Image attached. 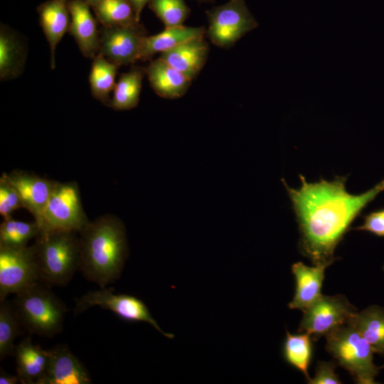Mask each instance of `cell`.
I'll list each match as a JSON object with an SVG mask.
<instances>
[{
  "label": "cell",
  "instance_id": "484cf974",
  "mask_svg": "<svg viewBox=\"0 0 384 384\" xmlns=\"http://www.w3.org/2000/svg\"><path fill=\"white\" fill-rule=\"evenodd\" d=\"M91 8L95 12L97 21L103 27L137 22L129 0H99Z\"/></svg>",
  "mask_w": 384,
  "mask_h": 384
},
{
  "label": "cell",
  "instance_id": "d6986e66",
  "mask_svg": "<svg viewBox=\"0 0 384 384\" xmlns=\"http://www.w3.org/2000/svg\"><path fill=\"white\" fill-rule=\"evenodd\" d=\"M14 356L20 383L36 384L44 374L48 359V351L33 343L30 337L25 338L16 346Z\"/></svg>",
  "mask_w": 384,
  "mask_h": 384
},
{
  "label": "cell",
  "instance_id": "d6a6232c",
  "mask_svg": "<svg viewBox=\"0 0 384 384\" xmlns=\"http://www.w3.org/2000/svg\"><path fill=\"white\" fill-rule=\"evenodd\" d=\"M133 7L135 18L137 22H139L142 12L144 6L149 4L150 0H129Z\"/></svg>",
  "mask_w": 384,
  "mask_h": 384
},
{
  "label": "cell",
  "instance_id": "8fae6325",
  "mask_svg": "<svg viewBox=\"0 0 384 384\" xmlns=\"http://www.w3.org/2000/svg\"><path fill=\"white\" fill-rule=\"evenodd\" d=\"M146 31L136 22L127 25L103 27L100 32L99 54L120 65L141 60Z\"/></svg>",
  "mask_w": 384,
  "mask_h": 384
},
{
  "label": "cell",
  "instance_id": "3957f363",
  "mask_svg": "<svg viewBox=\"0 0 384 384\" xmlns=\"http://www.w3.org/2000/svg\"><path fill=\"white\" fill-rule=\"evenodd\" d=\"M76 232L40 234L33 245L40 282L48 286L66 285L79 269V237Z\"/></svg>",
  "mask_w": 384,
  "mask_h": 384
},
{
  "label": "cell",
  "instance_id": "44dd1931",
  "mask_svg": "<svg viewBox=\"0 0 384 384\" xmlns=\"http://www.w3.org/2000/svg\"><path fill=\"white\" fill-rule=\"evenodd\" d=\"M206 28L184 25L165 28L161 32L144 39L141 60L150 59L156 53L168 51L190 39L205 36Z\"/></svg>",
  "mask_w": 384,
  "mask_h": 384
},
{
  "label": "cell",
  "instance_id": "8992f818",
  "mask_svg": "<svg viewBox=\"0 0 384 384\" xmlns=\"http://www.w3.org/2000/svg\"><path fill=\"white\" fill-rule=\"evenodd\" d=\"M36 222L40 234L55 231L80 233L90 220L83 210L77 183L56 181L41 217Z\"/></svg>",
  "mask_w": 384,
  "mask_h": 384
},
{
  "label": "cell",
  "instance_id": "4dcf8cb0",
  "mask_svg": "<svg viewBox=\"0 0 384 384\" xmlns=\"http://www.w3.org/2000/svg\"><path fill=\"white\" fill-rule=\"evenodd\" d=\"M336 363L332 361L317 362L315 374L310 378L307 383L309 384H340L341 383L338 375L335 373Z\"/></svg>",
  "mask_w": 384,
  "mask_h": 384
},
{
  "label": "cell",
  "instance_id": "ba28073f",
  "mask_svg": "<svg viewBox=\"0 0 384 384\" xmlns=\"http://www.w3.org/2000/svg\"><path fill=\"white\" fill-rule=\"evenodd\" d=\"M113 288H100L81 296L75 302V312L81 313L91 307L99 306L116 314L127 322H146L168 338L175 336L164 331L151 316L148 306L140 299L129 294H114Z\"/></svg>",
  "mask_w": 384,
  "mask_h": 384
},
{
  "label": "cell",
  "instance_id": "e0dca14e",
  "mask_svg": "<svg viewBox=\"0 0 384 384\" xmlns=\"http://www.w3.org/2000/svg\"><path fill=\"white\" fill-rule=\"evenodd\" d=\"M153 90L161 97L176 99L188 90L192 80L172 67L160 57L151 60L145 68Z\"/></svg>",
  "mask_w": 384,
  "mask_h": 384
},
{
  "label": "cell",
  "instance_id": "7402d4cb",
  "mask_svg": "<svg viewBox=\"0 0 384 384\" xmlns=\"http://www.w3.org/2000/svg\"><path fill=\"white\" fill-rule=\"evenodd\" d=\"M375 353L384 355V307L371 305L357 312L351 321Z\"/></svg>",
  "mask_w": 384,
  "mask_h": 384
},
{
  "label": "cell",
  "instance_id": "5bb4252c",
  "mask_svg": "<svg viewBox=\"0 0 384 384\" xmlns=\"http://www.w3.org/2000/svg\"><path fill=\"white\" fill-rule=\"evenodd\" d=\"M21 198L23 208L27 209L37 221L50 198L55 182L21 171L6 174Z\"/></svg>",
  "mask_w": 384,
  "mask_h": 384
},
{
  "label": "cell",
  "instance_id": "74e56055",
  "mask_svg": "<svg viewBox=\"0 0 384 384\" xmlns=\"http://www.w3.org/2000/svg\"><path fill=\"white\" fill-rule=\"evenodd\" d=\"M383 271H384V265H383Z\"/></svg>",
  "mask_w": 384,
  "mask_h": 384
},
{
  "label": "cell",
  "instance_id": "f546056e",
  "mask_svg": "<svg viewBox=\"0 0 384 384\" xmlns=\"http://www.w3.org/2000/svg\"><path fill=\"white\" fill-rule=\"evenodd\" d=\"M21 208H23V204L20 194L4 173L0 178V215L3 218L11 217Z\"/></svg>",
  "mask_w": 384,
  "mask_h": 384
},
{
  "label": "cell",
  "instance_id": "6da1fadb",
  "mask_svg": "<svg viewBox=\"0 0 384 384\" xmlns=\"http://www.w3.org/2000/svg\"><path fill=\"white\" fill-rule=\"evenodd\" d=\"M299 188L281 181L287 190L298 223L299 248L314 265L325 267L336 260L335 250L354 220L384 191V179L370 189L351 194L346 189V176L331 181L321 178L309 183L299 175Z\"/></svg>",
  "mask_w": 384,
  "mask_h": 384
},
{
  "label": "cell",
  "instance_id": "1f68e13d",
  "mask_svg": "<svg viewBox=\"0 0 384 384\" xmlns=\"http://www.w3.org/2000/svg\"><path fill=\"white\" fill-rule=\"evenodd\" d=\"M384 237V208L373 211L363 217V223L353 228Z\"/></svg>",
  "mask_w": 384,
  "mask_h": 384
},
{
  "label": "cell",
  "instance_id": "f1b7e54d",
  "mask_svg": "<svg viewBox=\"0 0 384 384\" xmlns=\"http://www.w3.org/2000/svg\"><path fill=\"white\" fill-rule=\"evenodd\" d=\"M148 5L165 28L183 25L190 14L184 0H150Z\"/></svg>",
  "mask_w": 384,
  "mask_h": 384
},
{
  "label": "cell",
  "instance_id": "4316f807",
  "mask_svg": "<svg viewBox=\"0 0 384 384\" xmlns=\"http://www.w3.org/2000/svg\"><path fill=\"white\" fill-rule=\"evenodd\" d=\"M40 229L34 220L26 222L9 217L4 218L0 225V247H23L30 240L36 238Z\"/></svg>",
  "mask_w": 384,
  "mask_h": 384
},
{
  "label": "cell",
  "instance_id": "9a60e30c",
  "mask_svg": "<svg viewBox=\"0 0 384 384\" xmlns=\"http://www.w3.org/2000/svg\"><path fill=\"white\" fill-rule=\"evenodd\" d=\"M69 0H48L37 8L39 21L50 51V67L55 68V49L69 31L70 14Z\"/></svg>",
  "mask_w": 384,
  "mask_h": 384
},
{
  "label": "cell",
  "instance_id": "52a82bcc",
  "mask_svg": "<svg viewBox=\"0 0 384 384\" xmlns=\"http://www.w3.org/2000/svg\"><path fill=\"white\" fill-rule=\"evenodd\" d=\"M208 28L206 34L218 47L228 48L247 33L258 26L245 0H229L206 12Z\"/></svg>",
  "mask_w": 384,
  "mask_h": 384
},
{
  "label": "cell",
  "instance_id": "7c38bea8",
  "mask_svg": "<svg viewBox=\"0 0 384 384\" xmlns=\"http://www.w3.org/2000/svg\"><path fill=\"white\" fill-rule=\"evenodd\" d=\"M46 370L36 384H90L87 369L65 345L48 350Z\"/></svg>",
  "mask_w": 384,
  "mask_h": 384
},
{
  "label": "cell",
  "instance_id": "4fadbf2b",
  "mask_svg": "<svg viewBox=\"0 0 384 384\" xmlns=\"http://www.w3.org/2000/svg\"><path fill=\"white\" fill-rule=\"evenodd\" d=\"M70 23L68 32L75 39L82 54L94 58L99 52L100 32L91 6L83 0H69Z\"/></svg>",
  "mask_w": 384,
  "mask_h": 384
},
{
  "label": "cell",
  "instance_id": "603a6c76",
  "mask_svg": "<svg viewBox=\"0 0 384 384\" xmlns=\"http://www.w3.org/2000/svg\"><path fill=\"white\" fill-rule=\"evenodd\" d=\"M145 68L132 67L122 73L116 82L110 107L114 110H129L139 102Z\"/></svg>",
  "mask_w": 384,
  "mask_h": 384
},
{
  "label": "cell",
  "instance_id": "e575fe53",
  "mask_svg": "<svg viewBox=\"0 0 384 384\" xmlns=\"http://www.w3.org/2000/svg\"><path fill=\"white\" fill-rule=\"evenodd\" d=\"M85 2H86L87 4H89L91 7L95 4L99 0H83Z\"/></svg>",
  "mask_w": 384,
  "mask_h": 384
},
{
  "label": "cell",
  "instance_id": "9c48e42d",
  "mask_svg": "<svg viewBox=\"0 0 384 384\" xmlns=\"http://www.w3.org/2000/svg\"><path fill=\"white\" fill-rule=\"evenodd\" d=\"M302 312L299 331L306 332L317 340L351 323L358 311L344 295L322 294Z\"/></svg>",
  "mask_w": 384,
  "mask_h": 384
},
{
  "label": "cell",
  "instance_id": "836d02e7",
  "mask_svg": "<svg viewBox=\"0 0 384 384\" xmlns=\"http://www.w3.org/2000/svg\"><path fill=\"white\" fill-rule=\"evenodd\" d=\"M20 382L18 375H14L5 372L4 370H0V384H16Z\"/></svg>",
  "mask_w": 384,
  "mask_h": 384
},
{
  "label": "cell",
  "instance_id": "83f0119b",
  "mask_svg": "<svg viewBox=\"0 0 384 384\" xmlns=\"http://www.w3.org/2000/svg\"><path fill=\"white\" fill-rule=\"evenodd\" d=\"M20 320L14 307L6 299L0 301V360L14 356V341L19 334Z\"/></svg>",
  "mask_w": 384,
  "mask_h": 384
},
{
  "label": "cell",
  "instance_id": "30bf717a",
  "mask_svg": "<svg viewBox=\"0 0 384 384\" xmlns=\"http://www.w3.org/2000/svg\"><path fill=\"white\" fill-rule=\"evenodd\" d=\"M40 282L34 249L0 247V301Z\"/></svg>",
  "mask_w": 384,
  "mask_h": 384
},
{
  "label": "cell",
  "instance_id": "ac0fdd59",
  "mask_svg": "<svg viewBox=\"0 0 384 384\" xmlns=\"http://www.w3.org/2000/svg\"><path fill=\"white\" fill-rule=\"evenodd\" d=\"M294 276L295 292L288 306L291 309L304 311L314 304L321 295V287L326 267L314 265L309 267L302 262L292 265Z\"/></svg>",
  "mask_w": 384,
  "mask_h": 384
},
{
  "label": "cell",
  "instance_id": "277c9868",
  "mask_svg": "<svg viewBox=\"0 0 384 384\" xmlns=\"http://www.w3.org/2000/svg\"><path fill=\"white\" fill-rule=\"evenodd\" d=\"M49 287L41 282L30 286L16 294L14 306L24 328L44 337L55 336L62 331L67 311Z\"/></svg>",
  "mask_w": 384,
  "mask_h": 384
},
{
  "label": "cell",
  "instance_id": "5b68a950",
  "mask_svg": "<svg viewBox=\"0 0 384 384\" xmlns=\"http://www.w3.org/2000/svg\"><path fill=\"white\" fill-rule=\"evenodd\" d=\"M326 350L358 384L377 383L380 368L373 363V351L352 323L328 334Z\"/></svg>",
  "mask_w": 384,
  "mask_h": 384
},
{
  "label": "cell",
  "instance_id": "8d00e7d4",
  "mask_svg": "<svg viewBox=\"0 0 384 384\" xmlns=\"http://www.w3.org/2000/svg\"><path fill=\"white\" fill-rule=\"evenodd\" d=\"M380 369L384 368V365L382 366H379Z\"/></svg>",
  "mask_w": 384,
  "mask_h": 384
},
{
  "label": "cell",
  "instance_id": "2e32d148",
  "mask_svg": "<svg viewBox=\"0 0 384 384\" xmlns=\"http://www.w3.org/2000/svg\"><path fill=\"white\" fill-rule=\"evenodd\" d=\"M208 53L209 45L202 36L186 41L161 53L160 58L193 80L205 65Z\"/></svg>",
  "mask_w": 384,
  "mask_h": 384
},
{
  "label": "cell",
  "instance_id": "ffe728a7",
  "mask_svg": "<svg viewBox=\"0 0 384 384\" xmlns=\"http://www.w3.org/2000/svg\"><path fill=\"white\" fill-rule=\"evenodd\" d=\"M26 58L24 43L5 25L0 30V78L6 81L18 77L23 70Z\"/></svg>",
  "mask_w": 384,
  "mask_h": 384
},
{
  "label": "cell",
  "instance_id": "d4e9b609",
  "mask_svg": "<svg viewBox=\"0 0 384 384\" xmlns=\"http://www.w3.org/2000/svg\"><path fill=\"white\" fill-rule=\"evenodd\" d=\"M311 340L312 336L306 332L292 334L287 331L282 351L284 361L302 372L306 381L310 379L308 370L312 356Z\"/></svg>",
  "mask_w": 384,
  "mask_h": 384
},
{
  "label": "cell",
  "instance_id": "cb8c5ba5",
  "mask_svg": "<svg viewBox=\"0 0 384 384\" xmlns=\"http://www.w3.org/2000/svg\"><path fill=\"white\" fill-rule=\"evenodd\" d=\"M89 82L92 96L105 106L110 107L115 87V78L119 65L110 61L101 54L92 58Z\"/></svg>",
  "mask_w": 384,
  "mask_h": 384
},
{
  "label": "cell",
  "instance_id": "d590c367",
  "mask_svg": "<svg viewBox=\"0 0 384 384\" xmlns=\"http://www.w3.org/2000/svg\"><path fill=\"white\" fill-rule=\"evenodd\" d=\"M195 1H197L198 2H206V3H207V2H212L214 0H195Z\"/></svg>",
  "mask_w": 384,
  "mask_h": 384
},
{
  "label": "cell",
  "instance_id": "7a4b0ae2",
  "mask_svg": "<svg viewBox=\"0 0 384 384\" xmlns=\"http://www.w3.org/2000/svg\"><path fill=\"white\" fill-rule=\"evenodd\" d=\"M79 270L100 288L118 279L129 253L126 229L117 216L106 214L78 233Z\"/></svg>",
  "mask_w": 384,
  "mask_h": 384
}]
</instances>
